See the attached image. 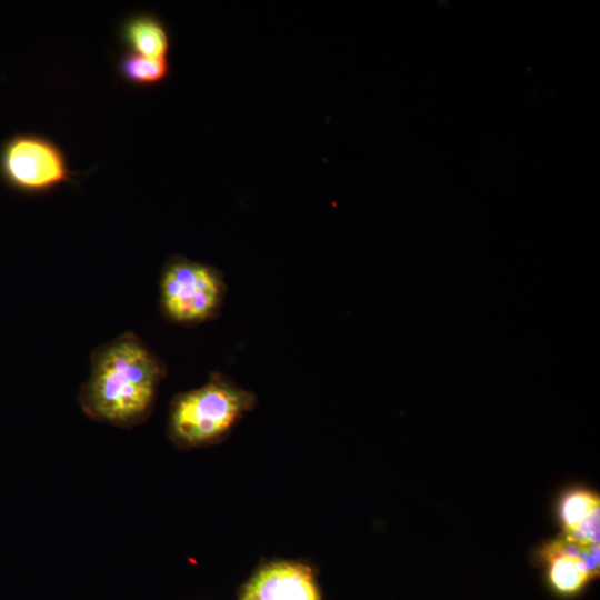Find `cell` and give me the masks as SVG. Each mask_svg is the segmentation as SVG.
Masks as SVG:
<instances>
[{
	"label": "cell",
	"mask_w": 600,
	"mask_h": 600,
	"mask_svg": "<svg viewBox=\"0 0 600 600\" xmlns=\"http://www.w3.org/2000/svg\"><path fill=\"white\" fill-rule=\"evenodd\" d=\"M159 378V364L150 352L137 341L121 340L97 360L87 388V406L107 421H134L149 409Z\"/></svg>",
	"instance_id": "6da1fadb"
},
{
	"label": "cell",
	"mask_w": 600,
	"mask_h": 600,
	"mask_svg": "<svg viewBox=\"0 0 600 600\" xmlns=\"http://www.w3.org/2000/svg\"><path fill=\"white\" fill-rule=\"evenodd\" d=\"M252 397L228 382L214 380L180 397L171 414L174 436L186 443H201L226 432L247 410Z\"/></svg>",
	"instance_id": "7a4b0ae2"
},
{
	"label": "cell",
	"mask_w": 600,
	"mask_h": 600,
	"mask_svg": "<svg viewBox=\"0 0 600 600\" xmlns=\"http://www.w3.org/2000/svg\"><path fill=\"white\" fill-rule=\"evenodd\" d=\"M6 179L30 192L47 191L71 179L67 158L49 138L23 134L7 142L0 159Z\"/></svg>",
	"instance_id": "3957f363"
},
{
	"label": "cell",
	"mask_w": 600,
	"mask_h": 600,
	"mask_svg": "<svg viewBox=\"0 0 600 600\" xmlns=\"http://www.w3.org/2000/svg\"><path fill=\"white\" fill-rule=\"evenodd\" d=\"M162 301L167 313L179 322L207 319L223 298V281L204 264L180 260L171 263L162 279Z\"/></svg>",
	"instance_id": "277c9868"
},
{
	"label": "cell",
	"mask_w": 600,
	"mask_h": 600,
	"mask_svg": "<svg viewBox=\"0 0 600 600\" xmlns=\"http://www.w3.org/2000/svg\"><path fill=\"white\" fill-rule=\"evenodd\" d=\"M241 600H318V592L309 568L280 562L258 571Z\"/></svg>",
	"instance_id": "5b68a950"
},
{
	"label": "cell",
	"mask_w": 600,
	"mask_h": 600,
	"mask_svg": "<svg viewBox=\"0 0 600 600\" xmlns=\"http://www.w3.org/2000/svg\"><path fill=\"white\" fill-rule=\"evenodd\" d=\"M588 546L563 534L543 544L540 556L546 562L550 584L559 593H577L592 579L582 560Z\"/></svg>",
	"instance_id": "8992f818"
},
{
	"label": "cell",
	"mask_w": 600,
	"mask_h": 600,
	"mask_svg": "<svg viewBox=\"0 0 600 600\" xmlns=\"http://www.w3.org/2000/svg\"><path fill=\"white\" fill-rule=\"evenodd\" d=\"M121 38L131 52L149 58H168V29L152 13L143 12L129 17L121 26Z\"/></svg>",
	"instance_id": "52a82bcc"
},
{
	"label": "cell",
	"mask_w": 600,
	"mask_h": 600,
	"mask_svg": "<svg viewBox=\"0 0 600 600\" xmlns=\"http://www.w3.org/2000/svg\"><path fill=\"white\" fill-rule=\"evenodd\" d=\"M118 70L131 84L153 86L168 78L170 63L168 58H149L127 51L119 58Z\"/></svg>",
	"instance_id": "ba28073f"
},
{
	"label": "cell",
	"mask_w": 600,
	"mask_h": 600,
	"mask_svg": "<svg viewBox=\"0 0 600 600\" xmlns=\"http://www.w3.org/2000/svg\"><path fill=\"white\" fill-rule=\"evenodd\" d=\"M596 517H600V499L596 492L578 488L561 498L559 518L562 533H570Z\"/></svg>",
	"instance_id": "9c48e42d"
}]
</instances>
